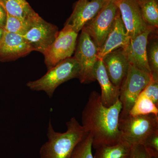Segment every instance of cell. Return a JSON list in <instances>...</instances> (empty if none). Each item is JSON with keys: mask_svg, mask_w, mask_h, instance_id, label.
I'll return each instance as SVG.
<instances>
[{"mask_svg": "<svg viewBox=\"0 0 158 158\" xmlns=\"http://www.w3.org/2000/svg\"><path fill=\"white\" fill-rule=\"evenodd\" d=\"M141 93L151 100L158 107V80L152 79Z\"/></svg>", "mask_w": 158, "mask_h": 158, "instance_id": "d4e9b609", "label": "cell"}, {"mask_svg": "<svg viewBox=\"0 0 158 158\" xmlns=\"http://www.w3.org/2000/svg\"><path fill=\"white\" fill-rule=\"evenodd\" d=\"M94 79L101 88V99L105 106H113L119 100L120 89L115 86L109 78L102 60H98L94 68Z\"/></svg>", "mask_w": 158, "mask_h": 158, "instance_id": "2e32d148", "label": "cell"}, {"mask_svg": "<svg viewBox=\"0 0 158 158\" xmlns=\"http://www.w3.org/2000/svg\"><path fill=\"white\" fill-rule=\"evenodd\" d=\"M129 114L133 116L153 114L158 116V107L151 100L141 93L130 110Z\"/></svg>", "mask_w": 158, "mask_h": 158, "instance_id": "7402d4cb", "label": "cell"}, {"mask_svg": "<svg viewBox=\"0 0 158 158\" xmlns=\"http://www.w3.org/2000/svg\"><path fill=\"white\" fill-rule=\"evenodd\" d=\"M135 1L137 2L138 4H140V3L144 2H146V1H149V0H135Z\"/></svg>", "mask_w": 158, "mask_h": 158, "instance_id": "f1b7e54d", "label": "cell"}, {"mask_svg": "<svg viewBox=\"0 0 158 158\" xmlns=\"http://www.w3.org/2000/svg\"><path fill=\"white\" fill-rule=\"evenodd\" d=\"M98 49L88 33L82 29L74 56L80 65L78 78L82 84L95 81L94 68L98 60Z\"/></svg>", "mask_w": 158, "mask_h": 158, "instance_id": "8992f818", "label": "cell"}, {"mask_svg": "<svg viewBox=\"0 0 158 158\" xmlns=\"http://www.w3.org/2000/svg\"><path fill=\"white\" fill-rule=\"evenodd\" d=\"M151 158H158V156L152 157Z\"/></svg>", "mask_w": 158, "mask_h": 158, "instance_id": "4dcf8cb0", "label": "cell"}, {"mask_svg": "<svg viewBox=\"0 0 158 158\" xmlns=\"http://www.w3.org/2000/svg\"><path fill=\"white\" fill-rule=\"evenodd\" d=\"M4 29L0 28V41H1V40H2V38L3 34H4Z\"/></svg>", "mask_w": 158, "mask_h": 158, "instance_id": "83f0119b", "label": "cell"}, {"mask_svg": "<svg viewBox=\"0 0 158 158\" xmlns=\"http://www.w3.org/2000/svg\"><path fill=\"white\" fill-rule=\"evenodd\" d=\"M131 146L123 141L96 148L94 158H129Z\"/></svg>", "mask_w": 158, "mask_h": 158, "instance_id": "ac0fdd59", "label": "cell"}, {"mask_svg": "<svg viewBox=\"0 0 158 158\" xmlns=\"http://www.w3.org/2000/svg\"><path fill=\"white\" fill-rule=\"evenodd\" d=\"M131 38L118 12L112 30L104 43L98 49V59L102 60L107 54L118 48H124L129 43Z\"/></svg>", "mask_w": 158, "mask_h": 158, "instance_id": "9a60e30c", "label": "cell"}, {"mask_svg": "<svg viewBox=\"0 0 158 158\" xmlns=\"http://www.w3.org/2000/svg\"><path fill=\"white\" fill-rule=\"evenodd\" d=\"M142 145L152 156H158V131L148 136Z\"/></svg>", "mask_w": 158, "mask_h": 158, "instance_id": "cb8c5ba5", "label": "cell"}, {"mask_svg": "<svg viewBox=\"0 0 158 158\" xmlns=\"http://www.w3.org/2000/svg\"><path fill=\"white\" fill-rule=\"evenodd\" d=\"M56 26L38 16L27 33L23 36L32 50L43 54L54 42L59 34Z\"/></svg>", "mask_w": 158, "mask_h": 158, "instance_id": "9c48e42d", "label": "cell"}, {"mask_svg": "<svg viewBox=\"0 0 158 158\" xmlns=\"http://www.w3.org/2000/svg\"><path fill=\"white\" fill-rule=\"evenodd\" d=\"M108 2L105 0H78L65 24L70 26L78 34L85 25L95 17Z\"/></svg>", "mask_w": 158, "mask_h": 158, "instance_id": "8fae6325", "label": "cell"}, {"mask_svg": "<svg viewBox=\"0 0 158 158\" xmlns=\"http://www.w3.org/2000/svg\"><path fill=\"white\" fill-rule=\"evenodd\" d=\"M78 34L70 26L66 24L62 31H59L54 42L43 53L48 70L72 57L76 47Z\"/></svg>", "mask_w": 158, "mask_h": 158, "instance_id": "52a82bcc", "label": "cell"}, {"mask_svg": "<svg viewBox=\"0 0 158 158\" xmlns=\"http://www.w3.org/2000/svg\"><path fill=\"white\" fill-rule=\"evenodd\" d=\"M7 12L2 6L0 5V28L4 29L7 20Z\"/></svg>", "mask_w": 158, "mask_h": 158, "instance_id": "4316f807", "label": "cell"}, {"mask_svg": "<svg viewBox=\"0 0 158 158\" xmlns=\"http://www.w3.org/2000/svg\"><path fill=\"white\" fill-rule=\"evenodd\" d=\"M2 6L7 13L14 17L27 19L37 15L26 0H2Z\"/></svg>", "mask_w": 158, "mask_h": 158, "instance_id": "e0dca14e", "label": "cell"}, {"mask_svg": "<svg viewBox=\"0 0 158 158\" xmlns=\"http://www.w3.org/2000/svg\"><path fill=\"white\" fill-rule=\"evenodd\" d=\"M153 30H154L148 29L135 37L131 38L128 44L123 48L130 65L150 75L151 73L148 62L146 48L148 36Z\"/></svg>", "mask_w": 158, "mask_h": 158, "instance_id": "7c38bea8", "label": "cell"}, {"mask_svg": "<svg viewBox=\"0 0 158 158\" xmlns=\"http://www.w3.org/2000/svg\"><path fill=\"white\" fill-rule=\"evenodd\" d=\"M152 157L142 144L132 146L129 158H151Z\"/></svg>", "mask_w": 158, "mask_h": 158, "instance_id": "484cf974", "label": "cell"}, {"mask_svg": "<svg viewBox=\"0 0 158 158\" xmlns=\"http://www.w3.org/2000/svg\"><path fill=\"white\" fill-rule=\"evenodd\" d=\"M32 51V48L23 36L4 31L0 41L1 61L15 60L27 56Z\"/></svg>", "mask_w": 158, "mask_h": 158, "instance_id": "4fadbf2b", "label": "cell"}, {"mask_svg": "<svg viewBox=\"0 0 158 158\" xmlns=\"http://www.w3.org/2000/svg\"><path fill=\"white\" fill-rule=\"evenodd\" d=\"M66 125V131L58 132L49 120L47 133L48 140L40 148V158H71L77 144L88 133L75 117Z\"/></svg>", "mask_w": 158, "mask_h": 158, "instance_id": "7a4b0ae2", "label": "cell"}, {"mask_svg": "<svg viewBox=\"0 0 158 158\" xmlns=\"http://www.w3.org/2000/svg\"><path fill=\"white\" fill-rule=\"evenodd\" d=\"M102 60L110 81L120 89L130 65L123 49L113 51L106 55Z\"/></svg>", "mask_w": 158, "mask_h": 158, "instance_id": "5bb4252c", "label": "cell"}, {"mask_svg": "<svg viewBox=\"0 0 158 158\" xmlns=\"http://www.w3.org/2000/svg\"><path fill=\"white\" fill-rule=\"evenodd\" d=\"M2 0H0V5H1V6H2Z\"/></svg>", "mask_w": 158, "mask_h": 158, "instance_id": "1f68e13d", "label": "cell"}, {"mask_svg": "<svg viewBox=\"0 0 158 158\" xmlns=\"http://www.w3.org/2000/svg\"><path fill=\"white\" fill-rule=\"evenodd\" d=\"M80 65L74 57L61 61L48 69L44 75L36 81L28 82L27 86L33 91H43L49 98L55 90L64 82L78 78Z\"/></svg>", "mask_w": 158, "mask_h": 158, "instance_id": "3957f363", "label": "cell"}, {"mask_svg": "<svg viewBox=\"0 0 158 158\" xmlns=\"http://www.w3.org/2000/svg\"><path fill=\"white\" fill-rule=\"evenodd\" d=\"M154 30L151 31L148 36L146 52L152 79L158 80V40L156 34L153 33Z\"/></svg>", "mask_w": 158, "mask_h": 158, "instance_id": "d6986e66", "label": "cell"}, {"mask_svg": "<svg viewBox=\"0 0 158 158\" xmlns=\"http://www.w3.org/2000/svg\"><path fill=\"white\" fill-rule=\"evenodd\" d=\"M115 3L130 38H134L151 28L143 20L139 5L135 0H118Z\"/></svg>", "mask_w": 158, "mask_h": 158, "instance_id": "30bf717a", "label": "cell"}, {"mask_svg": "<svg viewBox=\"0 0 158 158\" xmlns=\"http://www.w3.org/2000/svg\"><path fill=\"white\" fill-rule=\"evenodd\" d=\"M138 5L146 24L151 28L156 30L158 27V0H149Z\"/></svg>", "mask_w": 158, "mask_h": 158, "instance_id": "ffe728a7", "label": "cell"}, {"mask_svg": "<svg viewBox=\"0 0 158 158\" xmlns=\"http://www.w3.org/2000/svg\"><path fill=\"white\" fill-rule=\"evenodd\" d=\"M118 12L119 10L116 3L108 2L96 16L83 28L98 48L103 44L113 28Z\"/></svg>", "mask_w": 158, "mask_h": 158, "instance_id": "ba28073f", "label": "cell"}, {"mask_svg": "<svg viewBox=\"0 0 158 158\" xmlns=\"http://www.w3.org/2000/svg\"><path fill=\"white\" fill-rule=\"evenodd\" d=\"M121 141L130 146L142 144L148 136L158 131V116L153 114L119 116Z\"/></svg>", "mask_w": 158, "mask_h": 158, "instance_id": "277c9868", "label": "cell"}, {"mask_svg": "<svg viewBox=\"0 0 158 158\" xmlns=\"http://www.w3.org/2000/svg\"><path fill=\"white\" fill-rule=\"evenodd\" d=\"M105 1H107V2H116L118 0H105Z\"/></svg>", "mask_w": 158, "mask_h": 158, "instance_id": "f546056e", "label": "cell"}, {"mask_svg": "<svg viewBox=\"0 0 158 158\" xmlns=\"http://www.w3.org/2000/svg\"><path fill=\"white\" fill-rule=\"evenodd\" d=\"M92 138L88 133L77 144L71 158H94L92 152Z\"/></svg>", "mask_w": 158, "mask_h": 158, "instance_id": "603a6c76", "label": "cell"}, {"mask_svg": "<svg viewBox=\"0 0 158 158\" xmlns=\"http://www.w3.org/2000/svg\"><path fill=\"white\" fill-rule=\"evenodd\" d=\"M7 14V20L4 31L24 36L33 25L38 14L32 18L24 19Z\"/></svg>", "mask_w": 158, "mask_h": 158, "instance_id": "44dd1931", "label": "cell"}, {"mask_svg": "<svg viewBox=\"0 0 158 158\" xmlns=\"http://www.w3.org/2000/svg\"><path fill=\"white\" fill-rule=\"evenodd\" d=\"M122 104L119 100L111 106H105L100 94L95 91L90 94L82 113V126L92 138V148L111 145L121 141L118 127Z\"/></svg>", "mask_w": 158, "mask_h": 158, "instance_id": "6da1fadb", "label": "cell"}, {"mask_svg": "<svg viewBox=\"0 0 158 158\" xmlns=\"http://www.w3.org/2000/svg\"><path fill=\"white\" fill-rule=\"evenodd\" d=\"M152 79L151 75L130 65L127 74L120 88L122 104L120 116L129 114L138 96Z\"/></svg>", "mask_w": 158, "mask_h": 158, "instance_id": "5b68a950", "label": "cell"}]
</instances>
